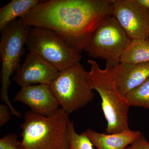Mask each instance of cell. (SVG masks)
Wrapping results in <instances>:
<instances>
[{"label": "cell", "mask_w": 149, "mask_h": 149, "mask_svg": "<svg viewBox=\"0 0 149 149\" xmlns=\"http://www.w3.org/2000/svg\"><path fill=\"white\" fill-rule=\"evenodd\" d=\"M112 14L111 0H48L19 19L27 26L51 30L80 53L86 52L93 31Z\"/></svg>", "instance_id": "6da1fadb"}, {"label": "cell", "mask_w": 149, "mask_h": 149, "mask_svg": "<svg viewBox=\"0 0 149 149\" xmlns=\"http://www.w3.org/2000/svg\"><path fill=\"white\" fill-rule=\"evenodd\" d=\"M69 115L61 108L51 117L27 111L21 125L24 149H69Z\"/></svg>", "instance_id": "7a4b0ae2"}, {"label": "cell", "mask_w": 149, "mask_h": 149, "mask_svg": "<svg viewBox=\"0 0 149 149\" xmlns=\"http://www.w3.org/2000/svg\"><path fill=\"white\" fill-rule=\"evenodd\" d=\"M88 77L91 87L99 93L102 100V109L107 121L106 133L114 134L129 130L128 112L130 105L125 97L118 90L112 75L111 68H100L93 60Z\"/></svg>", "instance_id": "3957f363"}, {"label": "cell", "mask_w": 149, "mask_h": 149, "mask_svg": "<svg viewBox=\"0 0 149 149\" xmlns=\"http://www.w3.org/2000/svg\"><path fill=\"white\" fill-rule=\"evenodd\" d=\"M31 27L18 19L13 21L1 31V100L8 107L13 115L18 117H21V114L14 107L8 97L10 78L14 72L20 68L19 63L23 47L26 45Z\"/></svg>", "instance_id": "277c9868"}, {"label": "cell", "mask_w": 149, "mask_h": 149, "mask_svg": "<svg viewBox=\"0 0 149 149\" xmlns=\"http://www.w3.org/2000/svg\"><path fill=\"white\" fill-rule=\"evenodd\" d=\"M49 86L61 108L68 114L84 107L94 99L88 72L80 63L60 72Z\"/></svg>", "instance_id": "5b68a950"}, {"label": "cell", "mask_w": 149, "mask_h": 149, "mask_svg": "<svg viewBox=\"0 0 149 149\" xmlns=\"http://www.w3.org/2000/svg\"><path fill=\"white\" fill-rule=\"evenodd\" d=\"M26 46L59 72L80 63V53L70 47L55 33L49 29L31 27Z\"/></svg>", "instance_id": "8992f818"}, {"label": "cell", "mask_w": 149, "mask_h": 149, "mask_svg": "<svg viewBox=\"0 0 149 149\" xmlns=\"http://www.w3.org/2000/svg\"><path fill=\"white\" fill-rule=\"evenodd\" d=\"M131 40L112 16L102 22L92 32L86 52L92 57L104 60L106 67L112 68L120 63Z\"/></svg>", "instance_id": "52a82bcc"}, {"label": "cell", "mask_w": 149, "mask_h": 149, "mask_svg": "<svg viewBox=\"0 0 149 149\" xmlns=\"http://www.w3.org/2000/svg\"><path fill=\"white\" fill-rule=\"evenodd\" d=\"M112 16L131 40L149 36V13L136 0H111Z\"/></svg>", "instance_id": "ba28073f"}, {"label": "cell", "mask_w": 149, "mask_h": 149, "mask_svg": "<svg viewBox=\"0 0 149 149\" xmlns=\"http://www.w3.org/2000/svg\"><path fill=\"white\" fill-rule=\"evenodd\" d=\"M60 72L37 54L29 52L12 80L21 88L38 84L49 85Z\"/></svg>", "instance_id": "9c48e42d"}, {"label": "cell", "mask_w": 149, "mask_h": 149, "mask_svg": "<svg viewBox=\"0 0 149 149\" xmlns=\"http://www.w3.org/2000/svg\"><path fill=\"white\" fill-rule=\"evenodd\" d=\"M15 102H21L33 112L46 117L53 116L61 108L49 85L44 84L22 88L15 96Z\"/></svg>", "instance_id": "30bf717a"}, {"label": "cell", "mask_w": 149, "mask_h": 149, "mask_svg": "<svg viewBox=\"0 0 149 149\" xmlns=\"http://www.w3.org/2000/svg\"><path fill=\"white\" fill-rule=\"evenodd\" d=\"M113 79L123 97L142 85L149 77V63L139 64L120 62L111 68Z\"/></svg>", "instance_id": "8fae6325"}, {"label": "cell", "mask_w": 149, "mask_h": 149, "mask_svg": "<svg viewBox=\"0 0 149 149\" xmlns=\"http://www.w3.org/2000/svg\"><path fill=\"white\" fill-rule=\"evenodd\" d=\"M85 132L97 149H125L142 134L139 131L130 129L114 134L98 133L91 129Z\"/></svg>", "instance_id": "7c38bea8"}, {"label": "cell", "mask_w": 149, "mask_h": 149, "mask_svg": "<svg viewBox=\"0 0 149 149\" xmlns=\"http://www.w3.org/2000/svg\"><path fill=\"white\" fill-rule=\"evenodd\" d=\"M39 0H12L0 9L1 31L16 19L22 17L40 2Z\"/></svg>", "instance_id": "4fadbf2b"}, {"label": "cell", "mask_w": 149, "mask_h": 149, "mask_svg": "<svg viewBox=\"0 0 149 149\" xmlns=\"http://www.w3.org/2000/svg\"><path fill=\"white\" fill-rule=\"evenodd\" d=\"M120 62L149 63V39L132 40L120 58Z\"/></svg>", "instance_id": "5bb4252c"}, {"label": "cell", "mask_w": 149, "mask_h": 149, "mask_svg": "<svg viewBox=\"0 0 149 149\" xmlns=\"http://www.w3.org/2000/svg\"><path fill=\"white\" fill-rule=\"evenodd\" d=\"M130 107L149 109V77L125 96Z\"/></svg>", "instance_id": "9a60e30c"}, {"label": "cell", "mask_w": 149, "mask_h": 149, "mask_svg": "<svg viewBox=\"0 0 149 149\" xmlns=\"http://www.w3.org/2000/svg\"><path fill=\"white\" fill-rule=\"evenodd\" d=\"M69 149H94L93 145L85 131L80 134L76 132L74 123L71 121L69 128Z\"/></svg>", "instance_id": "2e32d148"}, {"label": "cell", "mask_w": 149, "mask_h": 149, "mask_svg": "<svg viewBox=\"0 0 149 149\" xmlns=\"http://www.w3.org/2000/svg\"><path fill=\"white\" fill-rule=\"evenodd\" d=\"M0 149H24L15 134L4 135L0 139Z\"/></svg>", "instance_id": "e0dca14e"}, {"label": "cell", "mask_w": 149, "mask_h": 149, "mask_svg": "<svg viewBox=\"0 0 149 149\" xmlns=\"http://www.w3.org/2000/svg\"><path fill=\"white\" fill-rule=\"evenodd\" d=\"M11 111L5 104L0 105V126L3 127L11 119Z\"/></svg>", "instance_id": "ac0fdd59"}, {"label": "cell", "mask_w": 149, "mask_h": 149, "mask_svg": "<svg viewBox=\"0 0 149 149\" xmlns=\"http://www.w3.org/2000/svg\"><path fill=\"white\" fill-rule=\"evenodd\" d=\"M125 149H149V142L142 134L133 143Z\"/></svg>", "instance_id": "d6986e66"}, {"label": "cell", "mask_w": 149, "mask_h": 149, "mask_svg": "<svg viewBox=\"0 0 149 149\" xmlns=\"http://www.w3.org/2000/svg\"><path fill=\"white\" fill-rule=\"evenodd\" d=\"M138 3L144 9L149 13V0H136Z\"/></svg>", "instance_id": "ffe728a7"}, {"label": "cell", "mask_w": 149, "mask_h": 149, "mask_svg": "<svg viewBox=\"0 0 149 149\" xmlns=\"http://www.w3.org/2000/svg\"><path fill=\"white\" fill-rule=\"evenodd\" d=\"M148 39H149V37H148Z\"/></svg>", "instance_id": "44dd1931"}]
</instances>
